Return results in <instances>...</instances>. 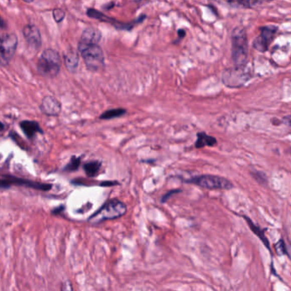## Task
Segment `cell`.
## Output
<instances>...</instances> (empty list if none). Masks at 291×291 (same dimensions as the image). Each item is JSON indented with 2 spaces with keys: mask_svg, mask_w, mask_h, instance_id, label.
<instances>
[{
  "mask_svg": "<svg viewBox=\"0 0 291 291\" xmlns=\"http://www.w3.org/2000/svg\"><path fill=\"white\" fill-rule=\"evenodd\" d=\"M231 57L237 68L247 67L248 60V37L245 29L241 27L231 33Z\"/></svg>",
  "mask_w": 291,
  "mask_h": 291,
  "instance_id": "cell-1",
  "label": "cell"
},
{
  "mask_svg": "<svg viewBox=\"0 0 291 291\" xmlns=\"http://www.w3.org/2000/svg\"><path fill=\"white\" fill-rule=\"evenodd\" d=\"M61 65L60 55L53 49L44 50L36 64L38 72L46 78L56 77L60 72Z\"/></svg>",
  "mask_w": 291,
  "mask_h": 291,
  "instance_id": "cell-2",
  "label": "cell"
},
{
  "mask_svg": "<svg viewBox=\"0 0 291 291\" xmlns=\"http://www.w3.org/2000/svg\"><path fill=\"white\" fill-rule=\"evenodd\" d=\"M78 51L85 62L86 69L90 71H99L104 67V54L98 45H87L79 42Z\"/></svg>",
  "mask_w": 291,
  "mask_h": 291,
  "instance_id": "cell-3",
  "label": "cell"
},
{
  "mask_svg": "<svg viewBox=\"0 0 291 291\" xmlns=\"http://www.w3.org/2000/svg\"><path fill=\"white\" fill-rule=\"evenodd\" d=\"M126 213V206L125 203L119 200H111L107 202L98 211L92 214L88 220L91 224H97L105 220L121 217Z\"/></svg>",
  "mask_w": 291,
  "mask_h": 291,
  "instance_id": "cell-4",
  "label": "cell"
},
{
  "mask_svg": "<svg viewBox=\"0 0 291 291\" xmlns=\"http://www.w3.org/2000/svg\"><path fill=\"white\" fill-rule=\"evenodd\" d=\"M186 182L209 190H230L233 187L232 183L226 178L210 174L191 178V180H186Z\"/></svg>",
  "mask_w": 291,
  "mask_h": 291,
  "instance_id": "cell-5",
  "label": "cell"
},
{
  "mask_svg": "<svg viewBox=\"0 0 291 291\" xmlns=\"http://www.w3.org/2000/svg\"><path fill=\"white\" fill-rule=\"evenodd\" d=\"M251 77L250 72L244 68H237L233 69H226L222 73V81L226 86L231 88H237L243 86L245 83L248 82V80Z\"/></svg>",
  "mask_w": 291,
  "mask_h": 291,
  "instance_id": "cell-6",
  "label": "cell"
},
{
  "mask_svg": "<svg viewBox=\"0 0 291 291\" xmlns=\"http://www.w3.org/2000/svg\"><path fill=\"white\" fill-rule=\"evenodd\" d=\"M18 36L15 34H5L0 40V63L2 67L8 65L14 57L18 48Z\"/></svg>",
  "mask_w": 291,
  "mask_h": 291,
  "instance_id": "cell-7",
  "label": "cell"
},
{
  "mask_svg": "<svg viewBox=\"0 0 291 291\" xmlns=\"http://www.w3.org/2000/svg\"><path fill=\"white\" fill-rule=\"evenodd\" d=\"M15 185V186H26L29 188L40 190V191H49L52 189V186L51 184H42V183L35 182L31 180H23L20 178L14 177L11 175H4L1 180V187L2 188H9L10 186Z\"/></svg>",
  "mask_w": 291,
  "mask_h": 291,
  "instance_id": "cell-8",
  "label": "cell"
},
{
  "mask_svg": "<svg viewBox=\"0 0 291 291\" xmlns=\"http://www.w3.org/2000/svg\"><path fill=\"white\" fill-rule=\"evenodd\" d=\"M277 31V27H262L260 29V35L256 39H254L253 42L254 48L260 52H266L268 50L269 46L272 42Z\"/></svg>",
  "mask_w": 291,
  "mask_h": 291,
  "instance_id": "cell-9",
  "label": "cell"
},
{
  "mask_svg": "<svg viewBox=\"0 0 291 291\" xmlns=\"http://www.w3.org/2000/svg\"><path fill=\"white\" fill-rule=\"evenodd\" d=\"M23 35L29 48L38 52L42 46V38L37 26L34 24H27L23 29Z\"/></svg>",
  "mask_w": 291,
  "mask_h": 291,
  "instance_id": "cell-10",
  "label": "cell"
},
{
  "mask_svg": "<svg viewBox=\"0 0 291 291\" xmlns=\"http://www.w3.org/2000/svg\"><path fill=\"white\" fill-rule=\"evenodd\" d=\"M40 109L47 116H57L62 111V104L52 96H45L41 100Z\"/></svg>",
  "mask_w": 291,
  "mask_h": 291,
  "instance_id": "cell-11",
  "label": "cell"
},
{
  "mask_svg": "<svg viewBox=\"0 0 291 291\" xmlns=\"http://www.w3.org/2000/svg\"><path fill=\"white\" fill-rule=\"evenodd\" d=\"M102 39L100 30L94 27H87L81 34L80 42L87 45H98Z\"/></svg>",
  "mask_w": 291,
  "mask_h": 291,
  "instance_id": "cell-12",
  "label": "cell"
},
{
  "mask_svg": "<svg viewBox=\"0 0 291 291\" xmlns=\"http://www.w3.org/2000/svg\"><path fill=\"white\" fill-rule=\"evenodd\" d=\"M20 127L23 130V133L30 140L33 139L38 133H44L40 124L35 120H23L21 121Z\"/></svg>",
  "mask_w": 291,
  "mask_h": 291,
  "instance_id": "cell-13",
  "label": "cell"
},
{
  "mask_svg": "<svg viewBox=\"0 0 291 291\" xmlns=\"http://www.w3.org/2000/svg\"><path fill=\"white\" fill-rule=\"evenodd\" d=\"M80 62V57L77 52H75L72 49H69L63 54V63L65 65L66 69L68 71L74 74L76 72Z\"/></svg>",
  "mask_w": 291,
  "mask_h": 291,
  "instance_id": "cell-14",
  "label": "cell"
},
{
  "mask_svg": "<svg viewBox=\"0 0 291 291\" xmlns=\"http://www.w3.org/2000/svg\"><path fill=\"white\" fill-rule=\"evenodd\" d=\"M217 143L216 138L212 136L206 134L205 132L197 133V139L196 141V148L200 149L205 146H214Z\"/></svg>",
  "mask_w": 291,
  "mask_h": 291,
  "instance_id": "cell-15",
  "label": "cell"
},
{
  "mask_svg": "<svg viewBox=\"0 0 291 291\" xmlns=\"http://www.w3.org/2000/svg\"><path fill=\"white\" fill-rule=\"evenodd\" d=\"M243 218L245 219L246 221L248 223V225L249 226V227H250V229H251L252 231H253L254 234L256 235V236H258V237H259V238L262 241L263 243L265 244V247L268 248L269 250L271 251V248H270V244H269L268 240H267V238L265 237L264 231H262L259 226L254 225V223H253V221H252L250 219H248V218L246 217V216H243Z\"/></svg>",
  "mask_w": 291,
  "mask_h": 291,
  "instance_id": "cell-16",
  "label": "cell"
},
{
  "mask_svg": "<svg viewBox=\"0 0 291 291\" xmlns=\"http://www.w3.org/2000/svg\"><path fill=\"white\" fill-rule=\"evenodd\" d=\"M101 166H102V163L100 162L92 161V162L85 163L83 166V169L88 177H94L100 170Z\"/></svg>",
  "mask_w": 291,
  "mask_h": 291,
  "instance_id": "cell-17",
  "label": "cell"
},
{
  "mask_svg": "<svg viewBox=\"0 0 291 291\" xmlns=\"http://www.w3.org/2000/svg\"><path fill=\"white\" fill-rule=\"evenodd\" d=\"M86 15L88 16L89 18H93V19H96V20H99L100 22H106V23H111L112 25L116 21L115 19L107 17L105 14H103V13L99 12V11L92 9V8H90V9L86 11Z\"/></svg>",
  "mask_w": 291,
  "mask_h": 291,
  "instance_id": "cell-18",
  "label": "cell"
},
{
  "mask_svg": "<svg viewBox=\"0 0 291 291\" xmlns=\"http://www.w3.org/2000/svg\"><path fill=\"white\" fill-rule=\"evenodd\" d=\"M126 113V110L125 109H108V110L103 112V114H101L99 118L101 120H112L114 118L120 117Z\"/></svg>",
  "mask_w": 291,
  "mask_h": 291,
  "instance_id": "cell-19",
  "label": "cell"
},
{
  "mask_svg": "<svg viewBox=\"0 0 291 291\" xmlns=\"http://www.w3.org/2000/svg\"><path fill=\"white\" fill-rule=\"evenodd\" d=\"M80 163H81V157H72L69 163L65 166L64 171H76L80 168Z\"/></svg>",
  "mask_w": 291,
  "mask_h": 291,
  "instance_id": "cell-20",
  "label": "cell"
},
{
  "mask_svg": "<svg viewBox=\"0 0 291 291\" xmlns=\"http://www.w3.org/2000/svg\"><path fill=\"white\" fill-rule=\"evenodd\" d=\"M52 17L55 22L57 23H62L65 18V12L61 8H56L52 11Z\"/></svg>",
  "mask_w": 291,
  "mask_h": 291,
  "instance_id": "cell-21",
  "label": "cell"
},
{
  "mask_svg": "<svg viewBox=\"0 0 291 291\" xmlns=\"http://www.w3.org/2000/svg\"><path fill=\"white\" fill-rule=\"evenodd\" d=\"M276 251L277 252V254H279V255L287 254L285 243H284V241H283V240H279L278 243L276 244Z\"/></svg>",
  "mask_w": 291,
  "mask_h": 291,
  "instance_id": "cell-22",
  "label": "cell"
},
{
  "mask_svg": "<svg viewBox=\"0 0 291 291\" xmlns=\"http://www.w3.org/2000/svg\"><path fill=\"white\" fill-rule=\"evenodd\" d=\"M61 290L62 291H73V287H72L71 282L70 281H65L63 282L62 287H61Z\"/></svg>",
  "mask_w": 291,
  "mask_h": 291,
  "instance_id": "cell-23",
  "label": "cell"
},
{
  "mask_svg": "<svg viewBox=\"0 0 291 291\" xmlns=\"http://www.w3.org/2000/svg\"><path fill=\"white\" fill-rule=\"evenodd\" d=\"M254 179L257 180H259V179L262 180L263 182L264 181H266V177L265 176V174H262V173H259V172H255V174H253Z\"/></svg>",
  "mask_w": 291,
  "mask_h": 291,
  "instance_id": "cell-24",
  "label": "cell"
},
{
  "mask_svg": "<svg viewBox=\"0 0 291 291\" xmlns=\"http://www.w3.org/2000/svg\"><path fill=\"white\" fill-rule=\"evenodd\" d=\"M180 191H169V193L164 195V197H163V199H162V202H163V203H165L166 201L168 200L169 197H171L172 195L174 194V193H177V192H180Z\"/></svg>",
  "mask_w": 291,
  "mask_h": 291,
  "instance_id": "cell-25",
  "label": "cell"
},
{
  "mask_svg": "<svg viewBox=\"0 0 291 291\" xmlns=\"http://www.w3.org/2000/svg\"><path fill=\"white\" fill-rule=\"evenodd\" d=\"M178 35H179L180 40H181V39H183V38L186 36V31L184 29H179L178 30Z\"/></svg>",
  "mask_w": 291,
  "mask_h": 291,
  "instance_id": "cell-26",
  "label": "cell"
},
{
  "mask_svg": "<svg viewBox=\"0 0 291 291\" xmlns=\"http://www.w3.org/2000/svg\"><path fill=\"white\" fill-rule=\"evenodd\" d=\"M283 122L285 123L286 125L291 126V115L290 116H287V117L283 119Z\"/></svg>",
  "mask_w": 291,
  "mask_h": 291,
  "instance_id": "cell-27",
  "label": "cell"
},
{
  "mask_svg": "<svg viewBox=\"0 0 291 291\" xmlns=\"http://www.w3.org/2000/svg\"><path fill=\"white\" fill-rule=\"evenodd\" d=\"M116 184V182H106L102 183V186H114Z\"/></svg>",
  "mask_w": 291,
  "mask_h": 291,
  "instance_id": "cell-28",
  "label": "cell"
},
{
  "mask_svg": "<svg viewBox=\"0 0 291 291\" xmlns=\"http://www.w3.org/2000/svg\"><path fill=\"white\" fill-rule=\"evenodd\" d=\"M1 28L5 29V21H4L3 18L1 19Z\"/></svg>",
  "mask_w": 291,
  "mask_h": 291,
  "instance_id": "cell-29",
  "label": "cell"
}]
</instances>
